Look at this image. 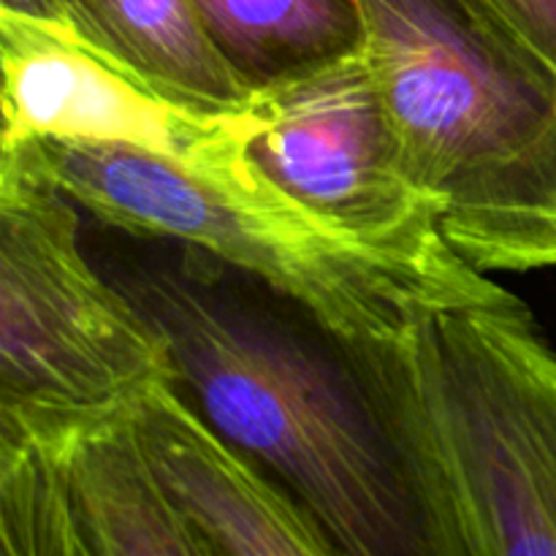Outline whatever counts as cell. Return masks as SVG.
<instances>
[{
  "mask_svg": "<svg viewBox=\"0 0 556 556\" xmlns=\"http://www.w3.org/2000/svg\"><path fill=\"white\" fill-rule=\"evenodd\" d=\"M112 280L166 337L177 391L206 427L342 556H476L443 472L304 309L185 244Z\"/></svg>",
  "mask_w": 556,
  "mask_h": 556,
  "instance_id": "obj_1",
  "label": "cell"
},
{
  "mask_svg": "<svg viewBox=\"0 0 556 556\" xmlns=\"http://www.w3.org/2000/svg\"><path fill=\"white\" fill-rule=\"evenodd\" d=\"M0 147L20 150L106 226L212 255L296 304L342 345L396 342L432 315L508 293L459 253H407L326 220L277 188L244 144L199 163L68 139Z\"/></svg>",
  "mask_w": 556,
  "mask_h": 556,
  "instance_id": "obj_2",
  "label": "cell"
},
{
  "mask_svg": "<svg viewBox=\"0 0 556 556\" xmlns=\"http://www.w3.org/2000/svg\"><path fill=\"white\" fill-rule=\"evenodd\" d=\"M407 174L483 275L556 266V76L481 0H353Z\"/></svg>",
  "mask_w": 556,
  "mask_h": 556,
  "instance_id": "obj_3",
  "label": "cell"
},
{
  "mask_svg": "<svg viewBox=\"0 0 556 556\" xmlns=\"http://www.w3.org/2000/svg\"><path fill=\"white\" fill-rule=\"evenodd\" d=\"M163 386L166 337L87 258L76 201L0 147V443L60 448Z\"/></svg>",
  "mask_w": 556,
  "mask_h": 556,
  "instance_id": "obj_4",
  "label": "cell"
},
{
  "mask_svg": "<svg viewBox=\"0 0 556 556\" xmlns=\"http://www.w3.org/2000/svg\"><path fill=\"white\" fill-rule=\"evenodd\" d=\"M250 161L277 185L358 237L407 253H456L440 204L407 174L362 41L258 87Z\"/></svg>",
  "mask_w": 556,
  "mask_h": 556,
  "instance_id": "obj_5",
  "label": "cell"
},
{
  "mask_svg": "<svg viewBox=\"0 0 556 556\" xmlns=\"http://www.w3.org/2000/svg\"><path fill=\"white\" fill-rule=\"evenodd\" d=\"M5 141L68 139L128 147L182 163L248 144L244 112H206L166 96L87 47L74 30L0 14Z\"/></svg>",
  "mask_w": 556,
  "mask_h": 556,
  "instance_id": "obj_6",
  "label": "cell"
},
{
  "mask_svg": "<svg viewBox=\"0 0 556 556\" xmlns=\"http://www.w3.org/2000/svg\"><path fill=\"white\" fill-rule=\"evenodd\" d=\"M134 427L168 492L228 556H342L307 510L206 427L177 386L152 391Z\"/></svg>",
  "mask_w": 556,
  "mask_h": 556,
  "instance_id": "obj_7",
  "label": "cell"
},
{
  "mask_svg": "<svg viewBox=\"0 0 556 556\" xmlns=\"http://www.w3.org/2000/svg\"><path fill=\"white\" fill-rule=\"evenodd\" d=\"M49 451L68 472L87 556H228L161 481L134 418Z\"/></svg>",
  "mask_w": 556,
  "mask_h": 556,
  "instance_id": "obj_8",
  "label": "cell"
},
{
  "mask_svg": "<svg viewBox=\"0 0 556 556\" xmlns=\"http://www.w3.org/2000/svg\"><path fill=\"white\" fill-rule=\"evenodd\" d=\"M71 30L166 96L206 109L244 112L253 103L237 71L206 36L193 0H60Z\"/></svg>",
  "mask_w": 556,
  "mask_h": 556,
  "instance_id": "obj_9",
  "label": "cell"
},
{
  "mask_svg": "<svg viewBox=\"0 0 556 556\" xmlns=\"http://www.w3.org/2000/svg\"><path fill=\"white\" fill-rule=\"evenodd\" d=\"M193 9L250 90L362 41L353 0H193Z\"/></svg>",
  "mask_w": 556,
  "mask_h": 556,
  "instance_id": "obj_10",
  "label": "cell"
},
{
  "mask_svg": "<svg viewBox=\"0 0 556 556\" xmlns=\"http://www.w3.org/2000/svg\"><path fill=\"white\" fill-rule=\"evenodd\" d=\"M0 556H87L58 451L0 443Z\"/></svg>",
  "mask_w": 556,
  "mask_h": 556,
  "instance_id": "obj_11",
  "label": "cell"
},
{
  "mask_svg": "<svg viewBox=\"0 0 556 556\" xmlns=\"http://www.w3.org/2000/svg\"><path fill=\"white\" fill-rule=\"evenodd\" d=\"M514 41L556 76V0H481Z\"/></svg>",
  "mask_w": 556,
  "mask_h": 556,
  "instance_id": "obj_12",
  "label": "cell"
},
{
  "mask_svg": "<svg viewBox=\"0 0 556 556\" xmlns=\"http://www.w3.org/2000/svg\"><path fill=\"white\" fill-rule=\"evenodd\" d=\"M0 14H14L33 22H43V25L68 27L60 0H0Z\"/></svg>",
  "mask_w": 556,
  "mask_h": 556,
  "instance_id": "obj_13",
  "label": "cell"
}]
</instances>
